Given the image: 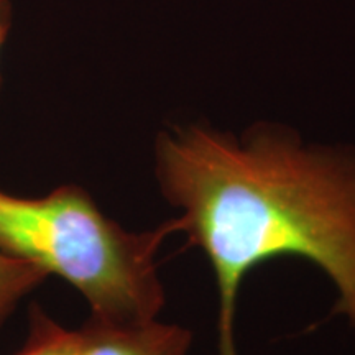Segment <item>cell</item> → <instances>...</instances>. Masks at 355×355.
<instances>
[{
    "instance_id": "1",
    "label": "cell",
    "mask_w": 355,
    "mask_h": 355,
    "mask_svg": "<svg viewBox=\"0 0 355 355\" xmlns=\"http://www.w3.org/2000/svg\"><path fill=\"white\" fill-rule=\"evenodd\" d=\"M155 176L186 234L209 260L219 291V355H239L237 296L247 273L277 257L321 268L337 291L332 313L355 331V148L306 146L257 125L242 140L191 125L159 133Z\"/></svg>"
},
{
    "instance_id": "2",
    "label": "cell",
    "mask_w": 355,
    "mask_h": 355,
    "mask_svg": "<svg viewBox=\"0 0 355 355\" xmlns=\"http://www.w3.org/2000/svg\"><path fill=\"white\" fill-rule=\"evenodd\" d=\"M171 234L170 220L144 232L123 229L76 184L40 198L0 189V250L68 282L104 321L158 318L165 288L157 254Z\"/></svg>"
},
{
    "instance_id": "3",
    "label": "cell",
    "mask_w": 355,
    "mask_h": 355,
    "mask_svg": "<svg viewBox=\"0 0 355 355\" xmlns=\"http://www.w3.org/2000/svg\"><path fill=\"white\" fill-rule=\"evenodd\" d=\"M79 355H189L193 334L157 319L114 322L91 316L81 327Z\"/></svg>"
},
{
    "instance_id": "4",
    "label": "cell",
    "mask_w": 355,
    "mask_h": 355,
    "mask_svg": "<svg viewBox=\"0 0 355 355\" xmlns=\"http://www.w3.org/2000/svg\"><path fill=\"white\" fill-rule=\"evenodd\" d=\"M81 331L61 326L38 304L30 309L26 339L13 355H79Z\"/></svg>"
},
{
    "instance_id": "5",
    "label": "cell",
    "mask_w": 355,
    "mask_h": 355,
    "mask_svg": "<svg viewBox=\"0 0 355 355\" xmlns=\"http://www.w3.org/2000/svg\"><path fill=\"white\" fill-rule=\"evenodd\" d=\"M46 278L48 273L32 261L0 250V329L17 304Z\"/></svg>"
},
{
    "instance_id": "6",
    "label": "cell",
    "mask_w": 355,
    "mask_h": 355,
    "mask_svg": "<svg viewBox=\"0 0 355 355\" xmlns=\"http://www.w3.org/2000/svg\"><path fill=\"white\" fill-rule=\"evenodd\" d=\"M12 3L10 0H0V51L8 37L12 26ZM0 87H2V74H0Z\"/></svg>"
}]
</instances>
